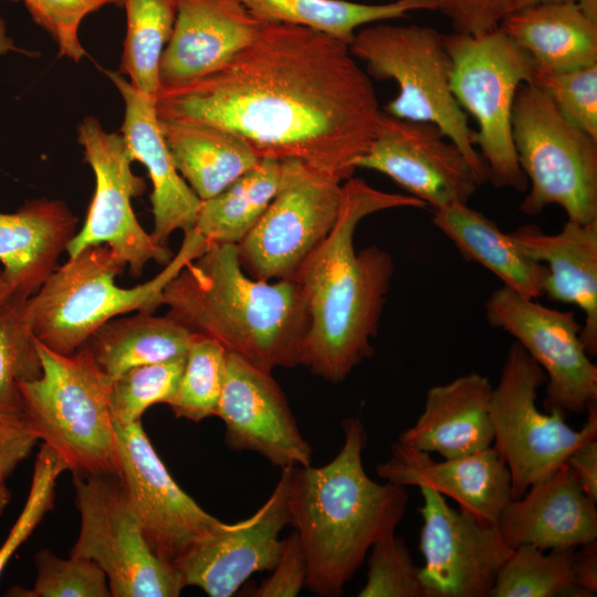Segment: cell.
Segmentation results:
<instances>
[{
  "label": "cell",
  "mask_w": 597,
  "mask_h": 597,
  "mask_svg": "<svg viewBox=\"0 0 597 597\" xmlns=\"http://www.w3.org/2000/svg\"><path fill=\"white\" fill-rule=\"evenodd\" d=\"M155 106L161 119L228 130L261 159H297L342 181L353 177L381 111L348 44L279 22H263L217 72L160 87Z\"/></svg>",
  "instance_id": "cell-1"
},
{
  "label": "cell",
  "mask_w": 597,
  "mask_h": 597,
  "mask_svg": "<svg viewBox=\"0 0 597 597\" xmlns=\"http://www.w3.org/2000/svg\"><path fill=\"white\" fill-rule=\"evenodd\" d=\"M396 208L428 207L412 196L378 190L362 178L345 180L335 226L293 279L303 290L308 314L298 365L329 383L343 381L374 354L371 339L378 333L394 262L377 245L357 252L354 235L367 216Z\"/></svg>",
  "instance_id": "cell-2"
},
{
  "label": "cell",
  "mask_w": 597,
  "mask_h": 597,
  "mask_svg": "<svg viewBox=\"0 0 597 597\" xmlns=\"http://www.w3.org/2000/svg\"><path fill=\"white\" fill-rule=\"evenodd\" d=\"M344 443L322 467H292L287 512L306 561L305 586L337 597L377 541L394 534L407 512V488L371 480L363 465L367 442L357 417L343 420Z\"/></svg>",
  "instance_id": "cell-3"
},
{
  "label": "cell",
  "mask_w": 597,
  "mask_h": 597,
  "mask_svg": "<svg viewBox=\"0 0 597 597\" xmlns=\"http://www.w3.org/2000/svg\"><path fill=\"white\" fill-rule=\"evenodd\" d=\"M163 304L192 334L261 369L298 365L308 326L302 287L295 280L250 276L235 244H208L167 283Z\"/></svg>",
  "instance_id": "cell-4"
},
{
  "label": "cell",
  "mask_w": 597,
  "mask_h": 597,
  "mask_svg": "<svg viewBox=\"0 0 597 597\" xmlns=\"http://www.w3.org/2000/svg\"><path fill=\"white\" fill-rule=\"evenodd\" d=\"M156 276L133 287L116 284L125 265L108 247H90L59 265L28 298L33 336L54 352L71 355L108 321L134 312L154 313L167 283L207 248L193 229Z\"/></svg>",
  "instance_id": "cell-5"
},
{
  "label": "cell",
  "mask_w": 597,
  "mask_h": 597,
  "mask_svg": "<svg viewBox=\"0 0 597 597\" xmlns=\"http://www.w3.org/2000/svg\"><path fill=\"white\" fill-rule=\"evenodd\" d=\"M34 339L41 373L20 383L24 423L73 474L118 476L117 438L109 410L112 378L101 370L86 345L64 355Z\"/></svg>",
  "instance_id": "cell-6"
},
{
  "label": "cell",
  "mask_w": 597,
  "mask_h": 597,
  "mask_svg": "<svg viewBox=\"0 0 597 597\" xmlns=\"http://www.w3.org/2000/svg\"><path fill=\"white\" fill-rule=\"evenodd\" d=\"M348 46L370 77L397 83L398 94L385 113L436 125L464 154L480 184L488 182L474 129L452 93V59L443 34L427 25L383 21L359 29Z\"/></svg>",
  "instance_id": "cell-7"
},
{
  "label": "cell",
  "mask_w": 597,
  "mask_h": 597,
  "mask_svg": "<svg viewBox=\"0 0 597 597\" xmlns=\"http://www.w3.org/2000/svg\"><path fill=\"white\" fill-rule=\"evenodd\" d=\"M452 59V93L471 115L473 144L484 161L488 181L523 192L527 179L517 163L512 137V109L519 87L528 83L531 57L499 28L483 34H443Z\"/></svg>",
  "instance_id": "cell-8"
},
{
  "label": "cell",
  "mask_w": 597,
  "mask_h": 597,
  "mask_svg": "<svg viewBox=\"0 0 597 597\" xmlns=\"http://www.w3.org/2000/svg\"><path fill=\"white\" fill-rule=\"evenodd\" d=\"M517 163L530 182L520 210L557 205L567 220H597V139L569 123L536 87L522 84L512 109Z\"/></svg>",
  "instance_id": "cell-9"
},
{
  "label": "cell",
  "mask_w": 597,
  "mask_h": 597,
  "mask_svg": "<svg viewBox=\"0 0 597 597\" xmlns=\"http://www.w3.org/2000/svg\"><path fill=\"white\" fill-rule=\"evenodd\" d=\"M545 383L542 367L519 343L511 344L492 389L490 412L492 447L510 471L513 499L564 464L583 442L597 437V401L587 405V419L575 430L562 410L542 412L537 407V390Z\"/></svg>",
  "instance_id": "cell-10"
},
{
  "label": "cell",
  "mask_w": 597,
  "mask_h": 597,
  "mask_svg": "<svg viewBox=\"0 0 597 597\" xmlns=\"http://www.w3.org/2000/svg\"><path fill=\"white\" fill-rule=\"evenodd\" d=\"M81 526L70 555L94 562L113 597H177L185 583L149 547L117 475L73 474Z\"/></svg>",
  "instance_id": "cell-11"
},
{
  "label": "cell",
  "mask_w": 597,
  "mask_h": 597,
  "mask_svg": "<svg viewBox=\"0 0 597 597\" xmlns=\"http://www.w3.org/2000/svg\"><path fill=\"white\" fill-rule=\"evenodd\" d=\"M343 184L304 161L282 160L275 196L237 244L244 271L261 281L293 280L335 226Z\"/></svg>",
  "instance_id": "cell-12"
},
{
  "label": "cell",
  "mask_w": 597,
  "mask_h": 597,
  "mask_svg": "<svg viewBox=\"0 0 597 597\" xmlns=\"http://www.w3.org/2000/svg\"><path fill=\"white\" fill-rule=\"evenodd\" d=\"M77 142L94 172L95 190L67 255L106 245L133 277H139L151 261L166 265L174 254L146 232L134 212L132 200L145 192L146 184L133 171L134 160L122 135L106 132L97 118L86 116L77 127Z\"/></svg>",
  "instance_id": "cell-13"
},
{
  "label": "cell",
  "mask_w": 597,
  "mask_h": 597,
  "mask_svg": "<svg viewBox=\"0 0 597 597\" xmlns=\"http://www.w3.org/2000/svg\"><path fill=\"white\" fill-rule=\"evenodd\" d=\"M485 317L542 367L547 410L580 413L597 401V366L584 349L582 325L572 311L549 308L502 286L485 301Z\"/></svg>",
  "instance_id": "cell-14"
},
{
  "label": "cell",
  "mask_w": 597,
  "mask_h": 597,
  "mask_svg": "<svg viewBox=\"0 0 597 597\" xmlns=\"http://www.w3.org/2000/svg\"><path fill=\"white\" fill-rule=\"evenodd\" d=\"M355 167L388 176L431 210L468 203L481 185L464 154L436 125L383 109Z\"/></svg>",
  "instance_id": "cell-15"
},
{
  "label": "cell",
  "mask_w": 597,
  "mask_h": 597,
  "mask_svg": "<svg viewBox=\"0 0 597 597\" xmlns=\"http://www.w3.org/2000/svg\"><path fill=\"white\" fill-rule=\"evenodd\" d=\"M118 478L157 557L174 564L224 522L206 512L172 479L140 420L116 425Z\"/></svg>",
  "instance_id": "cell-16"
},
{
  "label": "cell",
  "mask_w": 597,
  "mask_h": 597,
  "mask_svg": "<svg viewBox=\"0 0 597 597\" xmlns=\"http://www.w3.org/2000/svg\"><path fill=\"white\" fill-rule=\"evenodd\" d=\"M422 505L419 578L425 597H490L496 575L512 549L496 525H488L446 498L419 488Z\"/></svg>",
  "instance_id": "cell-17"
},
{
  "label": "cell",
  "mask_w": 597,
  "mask_h": 597,
  "mask_svg": "<svg viewBox=\"0 0 597 597\" xmlns=\"http://www.w3.org/2000/svg\"><path fill=\"white\" fill-rule=\"evenodd\" d=\"M216 416L230 449L258 452L281 469L311 464L312 448L272 373L232 353H227Z\"/></svg>",
  "instance_id": "cell-18"
},
{
  "label": "cell",
  "mask_w": 597,
  "mask_h": 597,
  "mask_svg": "<svg viewBox=\"0 0 597 597\" xmlns=\"http://www.w3.org/2000/svg\"><path fill=\"white\" fill-rule=\"evenodd\" d=\"M291 470L282 469L272 494L250 517L223 523L172 564L185 586L199 587L210 597H230L254 573L275 567L283 548L279 535L290 522Z\"/></svg>",
  "instance_id": "cell-19"
},
{
  "label": "cell",
  "mask_w": 597,
  "mask_h": 597,
  "mask_svg": "<svg viewBox=\"0 0 597 597\" xmlns=\"http://www.w3.org/2000/svg\"><path fill=\"white\" fill-rule=\"evenodd\" d=\"M376 473L396 485L425 486L449 496L460 510L488 525L498 526L501 513L513 500L510 471L492 446L434 461L428 452L395 442Z\"/></svg>",
  "instance_id": "cell-20"
},
{
  "label": "cell",
  "mask_w": 597,
  "mask_h": 597,
  "mask_svg": "<svg viewBox=\"0 0 597 597\" xmlns=\"http://www.w3.org/2000/svg\"><path fill=\"white\" fill-rule=\"evenodd\" d=\"M174 3L175 24L159 65L160 87L217 72L251 44L263 23L239 0Z\"/></svg>",
  "instance_id": "cell-21"
},
{
  "label": "cell",
  "mask_w": 597,
  "mask_h": 597,
  "mask_svg": "<svg viewBox=\"0 0 597 597\" xmlns=\"http://www.w3.org/2000/svg\"><path fill=\"white\" fill-rule=\"evenodd\" d=\"M124 101V119L119 133L132 159L142 163L148 172L153 231L161 245L177 230L195 229L201 200L178 172L160 130L155 98L137 91L117 72L106 71Z\"/></svg>",
  "instance_id": "cell-22"
},
{
  "label": "cell",
  "mask_w": 597,
  "mask_h": 597,
  "mask_svg": "<svg viewBox=\"0 0 597 597\" xmlns=\"http://www.w3.org/2000/svg\"><path fill=\"white\" fill-rule=\"evenodd\" d=\"M504 543L514 549L578 547L597 540V509L578 485L566 462L535 481L505 506L498 522Z\"/></svg>",
  "instance_id": "cell-23"
},
{
  "label": "cell",
  "mask_w": 597,
  "mask_h": 597,
  "mask_svg": "<svg viewBox=\"0 0 597 597\" xmlns=\"http://www.w3.org/2000/svg\"><path fill=\"white\" fill-rule=\"evenodd\" d=\"M510 234L523 251L546 266L544 295L583 312L579 337L587 355L596 356L597 220H567L555 234H546L534 224L521 226Z\"/></svg>",
  "instance_id": "cell-24"
},
{
  "label": "cell",
  "mask_w": 597,
  "mask_h": 597,
  "mask_svg": "<svg viewBox=\"0 0 597 597\" xmlns=\"http://www.w3.org/2000/svg\"><path fill=\"white\" fill-rule=\"evenodd\" d=\"M492 389L490 379L478 373L432 386L426 394L422 412L399 434L397 442L444 459L491 447Z\"/></svg>",
  "instance_id": "cell-25"
},
{
  "label": "cell",
  "mask_w": 597,
  "mask_h": 597,
  "mask_svg": "<svg viewBox=\"0 0 597 597\" xmlns=\"http://www.w3.org/2000/svg\"><path fill=\"white\" fill-rule=\"evenodd\" d=\"M78 218L59 199L25 201L0 212V265L14 294L31 296L59 266Z\"/></svg>",
  "instance_id": "cell-26"
},
{
  "label": "cell",
  "mask_w": 597,
  "mask_h": 597,
  "mask_svg": "<svg viewBox=\"0 0 597 597\" xmlns=\"http://www.w3.org/2000/svg\"><path fill=\"white\" fill-rule=\"evenodd\" d=\"M499 29L527 53L535 71L563 72L597 64V23L575 1L510 11Z\"/></svg>",
  "instance_id": "cell-27"
},
{
  "label": "cell",
  "mask_w": 597,
  "mask_h": 597,
  "mask_svg": "<svg viewBox=\"0 0 597 597\" xmlns=\"http://www.w3.org/2000/svg\"><path fill=\"white\" fill-rule=\"evenodd\" d=\"M431 221L463 258L488 269L503 286L533 300L544 295L546 266L482 212L468 203H452L432 210Z\"/></svg>",
  "instance_id": "cell-28"
},
{
  "label": "cell",
  "mask_w": 597,
  "mask_h": 597,
  "mask_svg": "<svg viewBox=\"0 0 597 597\" xmlns=\"http://www.w3.org/2000/svg\"><path fill=\"white\" fill-rule=\"evenodd\" d=\"M159 125L178 172L200 200L223 191L261 159L228 130L161 118Z\"/></svg>",
  "instance_id": "cell-29"
},
{
  "label": "cell",
  "mask_w": 597,
  "mask_h": 597,
  "mask_svg": "<svg viewBox=\"0 0 597 597\" xmlns=\"http://www.w3.org/2000/svg\"><path fill=\"white\" fill-rule=\"evenodd\" d=\"M192 338L168 314L134 312L105 323L85 345L101 370L114 379L137 366L186 356Z\"/></svg>",
  "instance_id": "cell-30"
},
{
  "label": "cell",
  "mask_w": 597,
  "mask_h": 597,
  "mask_svg": "<svg viewBox=\"0 0 597 597\" xmlns=\"http://www.w3.org/2000/svg\"><path fill=\"white\" fill-rule=\"evenodd\" d=\"M261 22L307 28L350 44L369 24L408 17L412 11H437V0H395L362 3L348 0H239Z\"/></svg>",
  "instance_id": "cell-31"
},
{
  "label": "cell",
  "mask_w": 597,
  "mask_h": 597,
  "mask_svg": "<svg viewBox=\"0 0 597 597\" xmlns=\"http://www.w3.org/2000/svg\"><path fill=\"white\" fill-rule=\"evenodd\" d=\"M280 178V160L260 159L223 191L201 200L195 230L207 244H239L272 201Z\"/></svg>",
  "instance_id": "cell-32"
},
{
  "label": "cell",
  "mask_w": 597,
  "mask_h": 597,
  "mask_svg": "<svg viewBox=\"0 0 597 597\" xmlns=\"http://www.w3.org/2000/svg\"><path fill=\"white\" fill-rule=\"evenodd\" d=\"M122 6L126 34L117 73L126 75L137 91L156 100L160 88L159 65L175 24L174 0H123Z\"/></svg>",
  "instance_id": "cell-33"
},
{
  "label": "cell",
  "mask_w": 597,
  "mask_h": 597,
  "mask_svg": "<svg viewBox=\"0 0 597 597\" xmlns=\"http://www.w3.org/2000/svg\"><path fill=\"white\" fill-rule=\"evenodd\" d=\"M575 549L546 553L532 545L515 547L501 566L490 597H593L576 584Z\"/></svg>",
  "instance_id": "cell-34"
},
{
  "label": "cell",
  "mask_w": 597,
  "mask_h": 597,
  "mask_svg": "<svg viewBox=\"0 0 597 597\" xmlns=\"http://www.w3.org/2000/svg\"><path fill=\"white\" fill-rule=\"evenodd\" d=\"M29 297L14 294L0 313V423L25 425L20 383L41 373Z\"/></svg>",
  "instance_id": "cell-35"
},
{
  "label": "cell",
  "mask_w": 597,
  "mask_h": 597,
  "mask_svg": "<svg viewBox=\"0 0 597 597\" xmlns=\"http://www.w3.org/2000/svg\"><path fill=\"white\" fill-rule=\"evenodd\" d=\"M226 360L227 350L218 342L193 334L178 386L166 404L176 417L199 422L216 416Z\"/></svg>",
  "instance_id": "cell-36"
},
{
  "label": "cell",
  "mask_w": 597,
  "mask_h": 597,
  "mask_svg": "<svg viewBox=\"0 0 597 597\" xmlns=\"http://www.w3.org/2000/svg\"><path fill=\"white\" fill-rule=\"evenodd\" d=\"M186 356L137 366L112 379L109 410L114 423L136 422L153 405L167 404L178 386Z\"/></svg>",
  "instance_id": "cell-37"
},
{
  "label": "cell",
  "mask_w": 597,
  "mask_h": 597,
  "mask_svg": "<svg viewBox=\"0 0 597 597\" xmlns=\"http://www.w3.org/2000/svg\"><path fill=\"white\" fill-rule=\"evenodd\" d=\"M36 578L31 589L12 588L11 596L23 597H109L104 572L92 561L70 555L64 559L49 549L34 557Z\"/></svg>",
  "instance_id": "cell-38"
},
{
  "label": "cell",
  "mask_w": 597,
  "mask_h": 597,
  "mask_svg": "<svg viewBox=\"0 0 597 597\" xmlns=\"http://www.w3.org/2000/svg\"><path fill=\"white\" fill-rule=\"evenodd\" d=\"M528 84L569 123L597 139V64L563 72L533 70Z\"/></svg>",
  "instance_id": "cell-39"
},
{
  "label": "cell",
  "mask_w": 597,
  "mask_h": 597,
  "mask_svg": "<svg viewBox=\"0 0 597 597\" xmlns=\"http://www.w3.org/2000/svg\"><path fill=\"white\" fill-rule=\"evenodd\" d=\"M369 551L367 580L359 597H425L419 567L402 537L390 534Z\"/></svg>",
  "instance_id": "cell-40"
},
{
  "label": "cell",
  "mask_w": 597,
  "mask_h": 597,
  "mask_svg": "<svg viewBox=\"0 0 597 597\" xmlns=\"http://www.w3.org/2000/svg\"><path fill=\"white\" fill-rule=\"evenodd\" d=\"M67 470L62 459L42 443L34 462L25 504L0 546V575L18 548L29 538L54 503L56 480Z\"/></svg>",
  "instance_id": "cell-41"
},
{
  "label": "cell",
  "mask_w": 597,
  "mask_h": 597,
  "mask_svg": "<svg viewBox=\"0 0 597 597\" xmlns=\"http://www.w3.org/2000/svg\"><path fill=\"white\" fill-rule=\"evenodd\" d=\"M23 3L32 20L51 35L59 56L78 62L85 55L78 38L82 21L104 6H118V0H24Z\"/></svg>",
  "instance_id": "cell-42"
},
{
  "label": "cell",
  "mask_w": 597,
  "mask_h": 597,
  "mask_svg": "<svg viewBox=\"0 0 597 597\" xmlns=\"http://www.w3.org/2000/svg\"><path fill=\"white\" fill-rule=\"evenodd\" d=\"M437 11L453 32L478 35L496 30L510 11V0H437Z\"/></svg>",
  "instance_id": "cell-43"
},
{
  "label": "cell",
  "mask_w": 597,
  "mask_h": 597,
  "mask_svg": "<svg viewBox=\"0 0 597 597\" xmlns=\"http://www.w3.org/2000/svg\"><path fill=\"white\" fill-rule=\"evenodd\" d=\"M273 574L254 591L255 597H294L305 586L306 561L296 532L283 540L281 556Z\"/></svg>",
  "instance_id": "cell-44"
},
{
  "label": "cell",
  "mask_w": 597,
  "mask_h": 597,
  "mask_svg": "<svg viewBox=\"0 0 597 597\" xmlns=\"http://www.w3.org/2000/svg\"><path fill=\"white\" fill-rule=\"evenodd\" d=\"M38 441L25 425L0 423V473L8 476Z\"/></svg>",
  "instance_id": "cell-45"
},
{
  "label": "cell",
  "mask_w": 597,
  "mask_h": 597,
  "mask_svg": "<svg viewBox=\"0 0 597 597\" xmlns=\"http://www.w3.org/2000/svg\"><path fill=\"white\" fill-rule=\"evenodd\" d=\"M573 476L580 489L597 503V440L589 439L577 447L567 458Z\"/></svg>",
  "instance_id": "cell-46"
},
{
  "label": "cell",
  "mask_w": 597,
  "mask_h": 597,
  "mask_svg": "<svg viewBox=\"0 0 597 597\" xmlns=\"http://www.w3.org/2000/svg\"><path fill=\"white\" fill-rule=\"evenodd\" d=\"M574 575L576 584L591 596L597 593V541L579 545L575 549Z\"/></svg>",
  "instance_id": "cell-47"
},
{
  "label": "cell",
  "mask_w": 597,
  "mask_h": 597,
  "mask_svg": "<svg viewBox=\"0 0 597 597\" xmlns=\"http://www.w3.org/2000/svg\"><path fill=\"white\" fill-rule=\"evenodd\" d=\"M10 52H23L8 34L6 21L0 17V56Z\"/></svg>",
  "instance_id": "cell-48"
},
{
  "label": "cell",
  "mask_w": 597,
  "mask_h": 597,
  "mask_svg": "<svg viewBox=\"0 0 597 597\" xmlns=\"http://www.w3.org/2000/svg\"><path fill=\"white\" fill-rule=\"evenodd\" d=\"M14 295L13 287L10 285L8 280L6 279L2 269L0 266V313L3 310V307L7 305V303L12 298Z\"/></svg>",
  "instance_id": "cell-49"
},
{
  "label": "cell",
  "mask_w": 597,
  "mask_h": 597,
  "mask_svg": "<svg viewBox=\"0 0 597 597\" xmlns=\"http://www.w3.org/2000/svg\"><path fill=\"white\" fill-rule=\"evenodd\" d=\"M582 12L597 23V0H575Z\"/></svg>",
  "instance_id": "cell-50"
},
{
  "label": "cell",
  "mask_w": 597,
  "mask_h": 597,
  "mask_svg": "<svg viewBox=\"0 0 597 597\" xmlns=\"http://www.w3.org/2000/svg\"><path fill=\"white\" fill-rule=\"evenodd\" d=\"M7 475L0 473V515L3 513L7 507L11 494L6 483Z\"/></svg>",
  "instance_id": "cell-51"
},
{
  "label": "cell",
  "mask_w": 597,
  "mask_h": 597,
  "mask_svg": "<svg viewBox=\"0 0 597 597\" xmlns=\"http://www.w3.org/2000/svg\"><path fill=\"white\" fill-rule=\"evenodd\" d=\"M554 1H575V0H510V11L535 4L542 2H554ZM509 11V12H510Z\"/></svg>",
  "instance_id": "cell-52"
},
{
  "label": "cell",
  "mask_w": 597,
  "mask_h": 597,
  "mask_svg": "<svg viewBox=\"0 0 597 597\" xmlns=\"http://www.w3.org/2000/svg\"><path fill=\"white\" fill-rule=\"evenodd\" d=\"M123 0H118V6H122Z\"/></svg>",
  "instance_id": "cell-53"
},
{
  "label": "cell",
  "mask_w": 597,
  "mask_h": 597,
  "mask_svg": "<svg viewBox=\"0 0 597 597\" xmlns=\"http://www.w3.org/2000/svg\"><path fill=\"white\" fill-rule=\"evenodd\" d=\"M8 1H22L23 2L24 0H8Z\"/></svg>",
  "instance_id": "cell-54"
}]
</instances>
